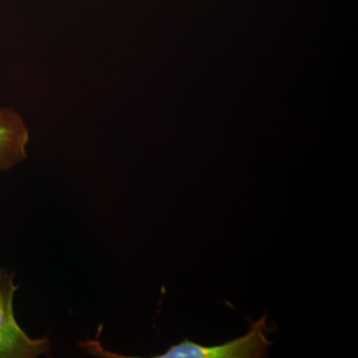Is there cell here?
Instances as JSON below:
<instances>
[{
	"label": "cell",
	"instance_id": "cell-3",
	"mask_svg": "<svg viewBox=\"0 0 358 358\" xmlns=\"http://www.w3.org/2000/svg\"><path fill=\"white\" fill-rule=\"evenodd\" d=\"M29 129L15 109L0 107V171H8L27 159Z\"/></svg>",
	"mask_w": 358,
	"mask_h": 358
},
{
	"label": "cell",
	"instance_id": "cell-2",
	"mask_svg": "<svg viewBox=\"0 0 358 358\" xmlns=\"http://www.w3.org/2000/svg\"><path fill=\"white\" fill-rule=\"evenodd\" d=\"M267 315L251 324L249 331L241 338L233 339L218 345H202L189 339H183L178 345H171L166 352L155 358H261L267 357L273 341L268 336L274 327L267 326Z\"/></svg>",
	"mask_w": 358,
	"mask_h": 358
},
{
	"label": "cell",
	"instance_id": "cell-1",
	"mask_svg": "<svg viewBox=\"0 0 358 358\" xmlns=\"http://www.w3.org/2000/svg\"><path fill=\"white\" fill-rule=\"evenodd\" d=\"M18 289L13 271L0 268V358L51 357L50 339L30 338L15 319L14 298Z\"/></svg>",
	"mask_w": 358,
	"mask_h": 358
}]
</instances>
